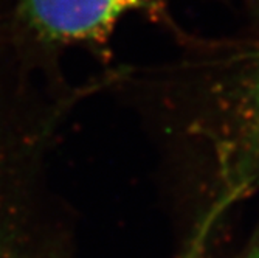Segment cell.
I'll return each mask as SVG.
<instances>
[{"label":"cell","instance_id":"obj_1","mask_svg":"<svg viewBox=\"0 0 259 258\" xmlns=\"http://www.w3.org/2000/svg\"><path fill=\"white\" fill-rule=\"evenodd\" d=\"M169 5L171 0H11V14L19 38L55 58L65 47L106 45L118 22L131 13L179 33Z\"/></svg>","mask_w":259,"mask_h":258},{"label":"cell","instance_id":"obj_2","mask_svg":"<svg viewBox=\"0 0 259 258\" xmlns=\"http://www.w3.org/2000/svg\"><path fill=\"white\" fill-rule=\"evenodd\" d=\"M221 114L228 142L242 165L259 176V36L241 39L221 80Z\"/></svg>","mask_w":259,"mask_h":258},{"label":"cell","instance_id":"obj_3","mask_svg":"<svg viewBox=\"0 0 259 258\" xmlns=\"http://www.w3.org/2000/svg\"><path fill=\"white\" fill-rule=\"evenodd\" d=\"M236 258H259V223L251 233L250 241Z\"/></svg>","mask_w":259,"mask_h":258},{"label":"cell","instance_id":"obj_4","mask_svg":"<svg viewBox=\"0 0 259 258\" xmlns=\"http://www.w3.org/2000/svg\"><path fill=\"white\" fill-rule=\"evenodd\" d=\"M0 258H42V256H37V255H33V253H28V252L17 250V249L0 244Z\"/></svg>","mask_w":259,"mask_h":258},{"label":"cell","instance_id":"obj_5","mask_svg":"<svg viewBox=\"0 0 259 258\" xmlns=\"http://www.w3.org/2000/svg\"><path fill=\"white\" fill-rule=\"evenodd\" d=\"M247 5L253 13V16L259 20V0H247Z\"/></svg>","mask_w":259,"mask_h":258}]
</instances>
